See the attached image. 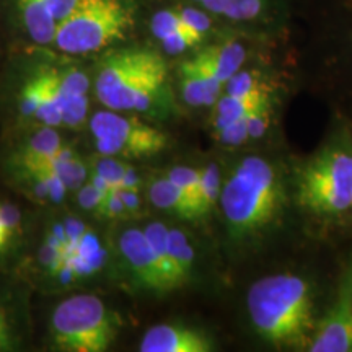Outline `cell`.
Here are the masks:
<instances>
[{
	"instance_id": "1",
	"label": "cell",
	"mask_w": 352,
	"mask_h": 352,
	"mask_svg": "<svg viewBox=\"0 0 352 352\" xmlns=\"http://www.w3.org/2000/svg\"><path fill=\"white\" fill-rule=\"evenodd\" d=\"M250 318L264 341L277 347L310 346L311 294L307 280L296 274H274L254 283L246 296Z\"/></svg>"
},
{
	"instance_id": "2",
	"label": "cell",
	"mask_w": 352,
	"mask_h": 352,
	"mask_svg": "<svg viewBox=\"0 0 352 352\" xmlns=\"http://www.w3.org/2000/svg\"><path fill=\"white\" fill-rule=\"evenodd\" d=\"M219 201L232 236L261 230L283 206V184L276 166L263 157H245L222 186Z\"/></svg>"
},
{
	"instance_id": "3",
	"label": "cell",
	"mask_w": 352,
	"mask_h": 352,
	"mask_svg": "<svg viewBox=\"0 0 352 352\" xmlns=\"http://www.w3.org/2000/svg\"><path fill=\"white\" fill-rule=\"evenodd\" d=\"M296 189L298 206L315 215L336 217L352 209V145L321 151L298 171Z\"/></svg>"
},
{
	"instance_id": "4",
	"label": "cell",
	"mask_w": 352,
	"mask_h": 352,
	"mask_svg": "<svg viewBox=\"0 0 352 352\" xmlns=\"http://www.w3.org/2000/svg\"><path fill=\"white\" fill-rule=\"evenodd\" d=\"M132 13L124 0H77V6L57 21L54 43L69 54H88L124 39Z\"/></svg>"
},
{
	"instance_id": "5",
	"label": "cell",
	"mask_w": 352,
	"mask_h": 352,
	"mask_svg": "<svg viewBox=\"0 0 352 352\" xmlns=\"http://www.w3.org/2000/svg\"><path fill=\"white\" fill-rule=\"evenodd\" d=\"M116 336V321L98 297L76 296L57 305L52 338L69 352H103Z\"/></svg>"
},
{
	"instance_id": "6",
	"label": "cell",
	"mask_w": 352,
	"mask_h": 352,
	"mask_svg": "<svg viewBox=\"0 0 352 352\" xmlns=\"http://www.w3.org/2000/svg\"><path fill=\"white\" fill-rule=\"evenodd\" d=\"M101 155L140 158L164 152L168 135L157 127L148 126L138 118L122 116L109 111L96 113L90 121Z\"/></svg>"
},
{
	"instance_id": "7",
	"label": "cell",
	"mask_w": 352,
	"mask_h": 352,
	"mask_svg": "<svg viewBox=\"0 0 352 352\" xmlns=\"http://www.w3.org/2000/svg\"><path fill=\"white\" fill-rule=\"evenodd\" d=\"M166 78V64L157 52L101 103L113 111H144L157 100Z\"/></svg>"
},
{
	"instance_id": "8",
	"label": "cell",
	"mask_w": 352,
	"mask_h": 352,
	"mask_svg": "<svg viewBox=\"0 0 352 352\" xmlns=\"http://www.w3.org/2000/svg\"><path fill=\"white\" fill-rule=\"evenodd\" d=\"M311 352H352V298L344 289L327 316L316 324Z\"/></svg>"
},
{
	"instance_id": "9",
	"label": "cell",
	"mask_w": 352,
	"mask_h": 352,
	"mask_svg": "<svg viewBox=\"0 0 352 352\" xmlns=\"http://www.w3.org/2000/svg\"><path fill=\"white\" fill-rule=\"evenodd\" d=\"M212 341L199 329L183 324H157L144 334L142 352H209Z\"/></svg>"
},
{
	"instance_id": "10",
	"label": "cell",
	"mask_w": 352,
	"mask_h": 352,
	"mask_svg": "<svg viewBox=\"0 0 352 352\" xmlns=\"http://www.w3.org/2000/svg\"><path fill=\"white\" fill-rule=\"evenodd\" d=\"M120 246L122 256L131 264L132 271L145 287L165 292L166 285L162 276L160 266H158L155 252L148 243L144 230L139 228H129L122 233Z\"/></svg>"
},
{
	"instance_id": "11",
	"label": "cell",
	"mask_w": 352,
	"mask_h": 352,
	"mask_svg": "<svg viewBox=\"0 0 352 352\" xmlns=\"http://www.w3.org/2000/svg\"><path fill=\"white\" fill-rule=\"evenodd\" d=\"M153 54L155 52L151 50H122L109 56L96 76L95 90L98 100H107L127 78L142 69Z\"/></svg>"
},
{
	"instance_id": "12",
	"label": "cell",
	"mask_w": 352,
	"mask_h": 352,
	"mask_svg": "<svg viewBox=\"0 0 352 352\" xmlns=\"http://www.w3.org/2000/svg\"><path fill=\"white\" fill-rule=\"evenodd\" d=\"M192 60L208 76L214 77L226 87V83L243 67L246 50L243 44L236 41L220 43L199 51Z\"/></svg>"
},
{
	"instance_id": "13",
	"label": "cell",
	"mask_w": 352,
	"mask_h": 352,
	"mask_svg": "<svg viewBox=\"0 0 352 352\" xmlns=\"http://www.w3.org/2000/svg\"><path fill=\"white\" fill-rule=\"evenodd\" d=\"M179 77H182L183 98L191 107H209L219 100L223 94V83L208 76L189 59L179 65Z\"/></svg>"
},
{
	"instance_id": "14",
	"label": "cell",
	"mask_w": 352,
	"mask_h": 352,
	"mask_svg": "<svg viewBox=\"0 0 352 352\" xmlns=\"http://www.w3.org/2000/svg\"><path fill=\"white\" fill-rule=\"evenodd\" d=\"M272 90L254 91L250 95H226L222 94L214 103L212 126L215 131L222 129L232 122L243 120L264 104L271 103Z\"/></svg>"
},
{
	"instance_id": "15",
	"label": "cell",
	"mask_w": 352,
	"mask_h": 352,
	"mask_svg": "<svg viewBox=\"0 0 352 352\" xmlns=\"http://www.w3.org/2000/svg\"><path fill=\"white\" fill-rule=\"evenodd\" d=\"M148 197L155 208L178 215L179 219L195 220L201 217L195 201L184 195L175 183H171L168 176L153 179L148 186Z\"/></svg>"
},
{
	"instance_id": "16",
	"label": "cell",
	"mask_w": 352,
	"mask_h": 352,
	"mask_svg": "<svg viewBox=\"0 0 352 352\" xmlns=\"http://www.w3.org/2000/svg\"><path fill=\"white\" fill-rule=\"evenodd\" d=\"M26 32L39 44L54 43L57 20L44 0H16Z\"/></svg>"
},
{
	"instance_id": "17",
	"label": "cell",
	"mask_w": 352,
	"mask_h": 352,
	"mask_svg": "<svg viewBox=\"0 0 352 352\" xmlns=\"http://www.w3.org/2000/svg\"><path fill=\"white\" fill-rule=\"evenodd\" d=\"M145 236H147L148 243H151L152 250L155 252L158 266H160L162 276H164L166 290L176 289L183 285L182 277H179L176 266L171 259L170 250H168V227L162 222H152L144 228Z\"/></svg>"
},
{
	"instance_id": "18",
	"label": "cell",
	"mask_w": 352,
	"mask_h": 352,
	"mask_svg": "<svg viewBox=\"0 0 352 352\" xmlns=\"http://www.w3.org/2000/svg\"><path fill=\"white\" fill-rule=\"evenodd\" d=\"M214 15L233 21H252L266 10V0H195Z\"/></svg>"
},
{
	"instance_id": "19",
	"label": "cell",
	"mask_w": 352,
	"mask_h": 352,
	"mask_svg": "<svg viewBox=\"0 0 352 352\" xmlns=\"http://www.w3.org/2000/svg\"><path fill=\"white\" fill-rule=\"evenodd\" d=\"M168 250L176 266V271H178L184 284L189 274H191L192 264H195L196 258V253L191 243H189L186 233L178 230V228H168Z\"/></svg>"
},
{
	"instance_id": "20",
	"label": "cell",
	"mask_w": 352,
	"mask_h": 352,
	"mask_svg": "<svg viewBox=\"0 0 352 352\" xmlns=\"http://www.w3.org/2000/svg\"><path fill=\"white\" fill-rule=\"evenodd\" d=\"M59 147H63L59 135L47 126V129L39 131L38 134L33 135V139L30 140L28 145H26L25 151L20 153L19 165L25 170L26 166L33 165L34 162L51 155V153L56 152Z\"/></svg>"
},
{
	"instance_id": "21",
	"label": "cell",
	"mask_w": 352,
	"mask_h": 352,
	"mask_svg": "<svg viewBox=\"0 0 352 352\" xmlns=\"http://www.w3.org/2000/svg\"><path fill=\"white\" fill-rule=\"evenodd\" d=\"M220 171L217 165L210 164L201 168V188H199V199H197V208L199 214L208 215L215 208L220 199Z\"/></svg>"
},
{
	"instance_id": "22",
	"label": "cell",
	"mask_w": 352,
	"mask_h": 352,
	"mask_svg": "<svg viewBox=\"0 0 352 352\" xmlns=\"http://www.w3.org/2000/svg\"><path fill=\"white\" fill-rule=\"evenodd\" d=\"M261 90H272V87L261 74L254 72V70L241 69L223 87L226 95H250Z\"/></svg>"
},
{
	"instance_id": "23",
	"label": "cell",
	"mask_w": 352,
	"mask_h": 352,
	"mask_svg": "<svg viewBox=\"0 0 352 352\" xmlns=\"http://www.w3.org/2000/svg\"><path fill=\"white\" fill-rule=\"evenodd\" d=\"M168 179L175 183L188 197H191L197 206L201 188V168H189V166H176L168 171ZM199 210V208H197ZM201 215V214H199Z\"/></svg>"
},
{
	"instance_id": "24",
	"label": "cell",
	"mask_w": 352,
	"mask_h": 352,
	"mask_svg": "<svg viewBox=\"0 0 352 352\" xmlns=\"http://www.w3.org/2000/svg\"><path fill=\"white\" fill-rule=\"evenodd\" d=\"M202 38H204V34L184 26V28L176 30V32L162 39V46L168 54H182V52L197 46L202 41Z\"/></svg>"
},
{
	"instance_id": "25",
	"label": "cell",
	"mask_w": 352,
	"mask_h": 352,
	"mask_svg": "<svg viewBox=\"0 0 352 352\" xmlns=\"http://www.w3.org/2000/svg\"><path fill=\"white\" fill-rule=\"evenodd\" d=\"M184 26L186 25H184V21L182 20V15H179L178 8H173V10L157 12L155 15L152 16V21H151V30H152L153 36L160 39V41L164 38L168 36V34L176 32V30L184 28Z\"/></svg>"
},
{
	"instance_id": "26",
	"label": "cell",
	"mask_w": 352,
	"mask_h": 352,
	"mask_svg": "<svg viewBox=\"0 0 352 352\" xmlns=\"http://www.w3.org/2000/svg\"><path fill=\"white\" fill-rule=\"evenodd\" d=\"M43 100V82L36 74L32 80L26 82L20 94V111L25 116H36Z\"/></svg>"
},
{
	"instance_id": "27",
	"label": "cell",
	"mask_w": 352,
	"mask_h": 352,
	"mask_svg": "<svg viewBox=\"0 0 352 352\" xmlns=\"http://www.w3.org/2000/svg\"><path fill=\"white\" fill-rule=\"evenodd\" d=\"M103 157L104 158H101V160H98V164H96L95 173H98L100 176H103V178L107 179V183L109 184V188H111L113 192L120 191L122 178H124L126 175L127 165L121 164L120 160H114V157H108V155H103Z\"/></svg>"
},
{
	"instance_id": "28",
	"label": "cell",
	"mask_w": 352,
	"mask_h": 352,
	"mask_svg": "<svg viewBox=\"0 0 352 352\" xmlns=\"http://www.w3.org/2000/svg\"><path fill=\"white\" fill-rule=\"evenodd\" d=\"M87 95H69L63 107V122L67 126H80L87 118Z\"/></svg>"
},
{
	"instance_id": "29",
	"label": "cell",
	"mask_w": 352,
	"mask_h": 352,
	"mask_svg": "<svg viewBox=\"0 0 352 352\" xmlns=\"http://www.w3.org/2000/svg\"><path fill=\"white\" fill-rule=\"evenodd\" d=\"M59 72L60 83L67 95H87L88 91V78L80 70H57Z\"/></svg>"
},
{
	"instance_id": "30",
	"label": "cell",
	"mask_w": 352,
	"mask_h": 352,
	"mask_svg": "<svg viewBox=\"0 0 352 352\" xmlns=\"http://www.w3.org/2000/svg\"><path fill=\"white\" fill-rule=\"evenodd\" d=\"M270 124H271V103H267L259 109H256V111L248 118L250 140L263 138V135L266 134Z\"/></svg>"
},
{
	"instance_id": "31",
	"label": "cell",
	"mask_w": 352,
	"mask_h": 352,
	"mask_svg": "<svg viewBox=\"0 0 352 352\" xmlns=\"http://www.w3.org/2000/svg\"><path fill=\"white\" fill-rule=\"evenodd\" d=\"M179 15H182V20L184 25L189 26L195 32L206 34L210 30V25H212V20L208 13L196 10V8H178Z\"/></svg>"
},
{
	"instance_id": "32",
	"label": "cell",
	"mask_w": 352,
	"mask_h": 352,
	"mask_svg": "<svg viewBox=\"0 0 352 352\" xmlns=\"http://www.w3.org/2000/svg\"><path fill=\"white\" fill-rule=\"evenodd\" d=\"M78 201H80V206L83 209L87 210H94L100 215L101 209H103V204L104 201H107V197H104L101 192L96 189L94 184L88 183L87 186H83L80 189V195H78Z\"/></svg>"
},
{
	"instance_id": "33",
	"label": "cell",
	"mask_w": 352,
	"mask_h": 352,
	"mask_svg": "<svg viewBox=\"0 0 352 352\" xmlns=\"http://www.w3.org/2000/svg\"><path fill=\"white\" fill-rule=\"evenodd\" d=\"M50 7V10L57 21L64 20L70 12L74 10V7L77 6V0H44Z\"/></svg>"
},
{
	"instance_id": "34",
	"label": "cell",
	"mask_w": 352,
	"mask_h": 352,
	"mask_svg": "<svg viewBox=\"0 0 352 352\" xmlns=\"http://www.w3.org/2000/svg\"><path fill=\"white\" fill-rule=\"evenodd\" d=\"M0 219H2L3 226H6L8 235H13L16 228H19V219L20 215L16 212V209L10 208V206L0 204Z\"/></svg>"
},
{
	"instance_id": "35",
	"label": "cell",
	"mask_w": 352,
	"mask_h": 352,
	"mask_svg": "<svg viewBox=\"0 0 352 352\" xmlns=\"http://www.w3.org/2000/svg\"><path fill=\"white\" fill-rule=\"evenodd\" d=\"M120 195H121L122 202H124V208L127 210V215L139 212V209H140L139 191H127V189H121Z\"/></svg>"
},
{
	"instance_id": "36",
	"label": "cell",
	"mask_w": 352,
	"mask_h": 352,
	"mask_svg": "<svg viewBox=\"0 0 352 352\" xmlns=\"http://www.w3.org/2000/svg\"><path fill=\"white\" fill-rule=\"evenodd\" d=\"M12 349V336L10 328H8V321L6 316V311L0 307V351Z\"/></svg>"
},
{
	"instance_id": "37",
	"label": "cell",
	"mask_w": 352,
	"mask_h": 352,
	"mask_svg": "<svg viewBox=\"0 0 352 352\" xmlns=\"http://www.w3.org/2000/svg\"><path fill=\"white\" fill-rule=\"evenodd\" d=\"M139 188H140L139 175L135 173V171L132 170L131 166H127L124 178H122L121 189H127V191H139ZM121 189H120V191H121Z\"/></svg>"
},
{
	"instance_id": "38",
	"label": "cell",
	"mask_w": 352,
	"mask_h": 352,
	"mask_svg": "<svg viewBox=\"0 0 352 352\" xmlns=\"http://www.w3.org/2000/svg\"><path fill=\"white\" fill-rule=\"evenodd\" d=\"M8 239H10V235H8V232H7V228H6V226H3V222H2V219H0V250L3 248V246L7 245V241H8Z\"/></svg>"
},
{
	"instance_id": "39",
	"label": "cell",
	"mask_w": 352,
	"mask_h": 352,
	"mask_svg": "<svg viewBox=\"0 0 352 352\" xmlns=\"http://www.w3.org/2000/svg\"><path fill=\"white\" fill-rule=\"evenodd\" d=\"M347 294H349L351 298H352V270H351V279H349V284H347Z\"/></svg>"
}]
</instances>
